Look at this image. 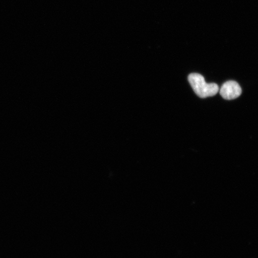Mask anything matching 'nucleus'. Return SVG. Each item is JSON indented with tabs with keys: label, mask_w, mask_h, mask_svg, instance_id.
I'll use <instances>...</instances> for the list:
<instances>
[{
	"label": "nucleus",
	"mask_w": 258,
	"mask_h": 258,
	"mask_svg": "<svg viewBox=\"0 0 258 258\" xmlns=\"http://www.w3.org/2000/svg\"><path fill=\"white\" fill-rule=\"evenodd\" d=\"M188 82L196 95L201 98H206L217 94L219 90L217 84H208L206 82L204 77L198 73L189 74Z\"/></svg>",
	"instance_id": "f257e3e1"
},
{
	"label": "nucleus",
	"mask_w": 258,
	"mask_h": 258,
	"mask_svg": "<svg viewBox=\"0 0 258 258\" xmlns=\"http://www.w3.org/2000/svg\"><path fill=\"white\" fill-rule=\"evenodd\" d=\"M241 87L235 81H228L220 89V95L226 100L236 99L241 95Z\"/></svg>",
	"instance_id": "f03ea898"
}]
</instances>
